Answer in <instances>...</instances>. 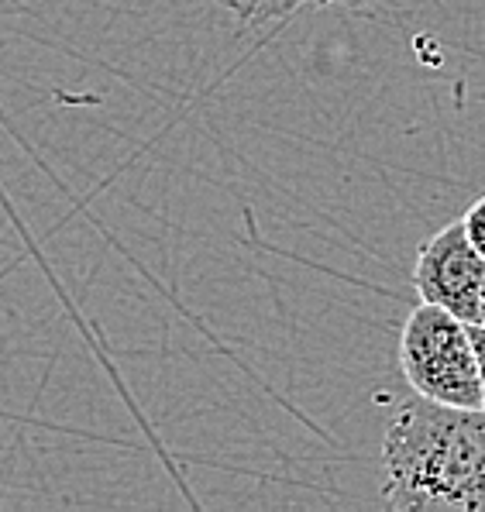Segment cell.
Listing matches in <instances>:
<instances>
[{
	"label": "cell",
	"instance_id": "1",
	"mask_svg": "<svg viewBox=\"0 0 485 512\" xmlns=\"http://www.w3.org/2000/svg\"><path fill=\"white\" fill-rule=\"evenodd\" d=\"M382 502L389 509L485 512V409L424 396L396 406L382 437Z\"/></svg>",
	"mask_w": 485,
	"mask_h": 512
},
{
	"label": "cell",
	"instance_id": "2",
	"mask_svg": "<svg viewBox=\"0 0 485 512\" xmlns=\"http://www.w3.org/2000/svg\"><path fill=\"white\" fill-rule=\"evenodd\" d=\"M400 365L417 396L441 406L485 409L468 324L434 303H420L400 334Z\"/></svg>",
	"mask_w": 485,
	"mask_h": 512
},
{
	"label": "cell",
	"instance_id": "3",
	"mask_svg": "<svg viewBox=\"0 0 485 512\" xmlns=\"http://www.w3.org/2000/svg\"><path fill=\"white\" fill-rule=\"evenodd\" d=\"M413 289L420 303H434L465 324H482L485 258L465 238L461 220L427 238L413 262Z\"/></svg>",
	"mask_w": 485,
	"mask_h": 512
},
{
	"label": "cell",
	"instance_id": "4",
	"mask_svg": "<svg viewBox=\"0 0 485 512\" xmlns=\"http://www.w3.org/2000/svg\"><path fill=\"white\" fill-rule=\"evenodd\" d=\"M214 4L234 14L245 28H255V25H265V21L289 18V14L300 11L307 0H214Z\"/></svg>",
	"mask_w": 485,
	"mask_h": 512
},
{
	"label": "cell",
	"instance_id": "5",
	"mask_svg": "<svg viewBox=\"0 0 485 512\" xmlns=\"http://www.w3.org/2000/svg\"><path fill=\"white\" fill-rule=\"evenodd\" d=\"M461 227H465V238L472 241V248L485 258V196H479V200L465 210Z\"/></svg>",
	"mask_w": 485,
	"mask_h": 512
},
{
	"label": "cell",
	"instance_id": "6",
	"mask_svg": "<svg viewBox=\"0 0 485 512\" xmlns=\"http://www.w3.org/2000/svg\"><path fill=\"white\" fill-rule=\"evenodd\" d=\"M468 337H472L475 365H479V382H482V406H485V324H468Z\"/></svg>",
	"mask_w": 485,
	"mask_h": 512
},
{
	"label": "cell",
	"instance_id": "7",
	"mask_svg": "<svg viewBox=\"0 0 485 512\" xmlns=\"http://www.w3.org/2000/svg\"><path fill=\"white\" fill-rule=\"evenodd\" d=\"M307 4H320V7H351V11H365V7L379 4V0H307Z\"/></svg>",
	"mask_w": 485,
	"mask_h": 512
},
{
	"label": "cell",
	"instance_id": "8",
	"mask_svg": "<svg viewBox=\"0 0 485 512\" xmlns=\"http://www.w3.org/2000/svg\"><path fill=\"white\" fill-rule=\"evenodd\" d=\"M482 324H485V310H482Z\"/></svg>",
	"mask_w": 485,
	"mask_h": 512
}]
</instances>
